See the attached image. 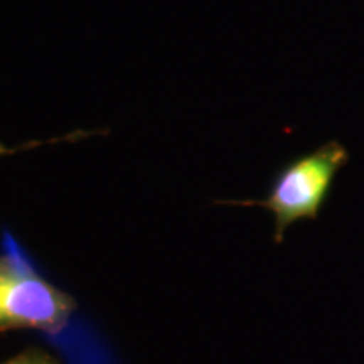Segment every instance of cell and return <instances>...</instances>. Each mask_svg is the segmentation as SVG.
Listing matches in <instances>:
<instances>
[{
  "instance_id": "cell-4",
  "label": "cell",
  "mask_w": 364,
  "mask_h": 364,
  "mask_svg": "<svg viewBox=\"0 0 364 364\" xmlns=\"http://www.w3.org/2000/svg\"><path fill=\"white\" fill-rule=\"evenodd\" d=\"M2 364H59V363L51 356V354L46 353L44 349L29 348Z\"/></svg>"
},
{
  "instance_id": "cell-1",
  "label": "cell",
  "mask_w": 364,
  "mask_h": 364,
  "mask_svg": "<svg viewBox=\"0 0 364 364\" xmlns=\"http://www.w3.org/2000/svg\"><path fill=\"white\" fill-rule=\"evenodd\" d=\"M349 162V150L339 140H329L312 152L294 157L280 167L262 199L218 201L231 206H260L273 216V241L282 243L295 223L316 221L326 208L332 186Z\"/></svg>"
},
{
  "instance_id": "cell-2",
  "label": "cell",
  "mask_w": 364,
  "mask_h": 364,
  "mask_svg": "<svg viewBox=\"0 0 364 364\" xmlns=\"http://www.w3.org/2000/svg\"><path fill=\"white\" fill-rule=\"evenodd\" d=\"M76 302L41 273L11 231L0 245V332L65 329Z\"/></svg>"
},
{
  "instance_id": "cell-3",
  "label": "cell",
  "mask_w": 364,
  "mask_h": 364,
  "mask_svg": "<svg viewBox=\"0 0 364 364\" xmlns=\"http://www.w3.org/2000/svg\"><path fill=\"white\" fill-rule=\"evenodd\" d=\"M93 134H95V132L76 130V132H70V134H66V135L54 136V139H48V140H31V142L16 145V147H9V145H6L4 142H0V157L11 156V154H17V152H24V150L41 147V145L58 144V142H75V140L86 139V136H90V135H93Z\"/></svg>"
}]
</instances>
